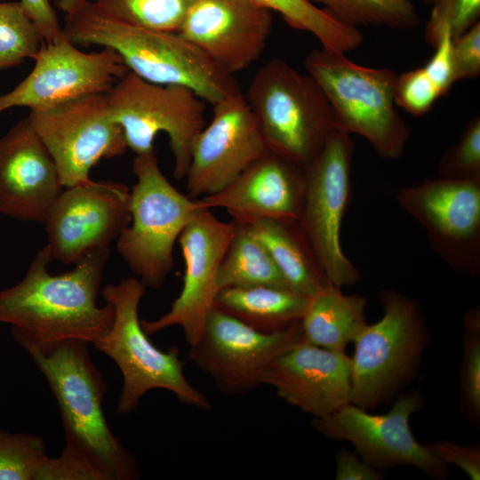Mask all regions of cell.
<instances>
[{
  "instance_id": "obj_37",
  "label": "cell",
  "mask_w": 480,
  "mask_h": 480,
  "mask_svg": "<svg viewBox=\"0 0 480 480\" xmlns=\"http://www.w3.org/2000/svg\"><path fill=\"white\" fill-rule=\"evenodd\" d=\"M454 81L475 78L480 74V22L452 40Z\"/></svg>"
},
{
  "instance_id": "obj_1",
  "label": "cell",
  "mask_w": 480,
  "mask_h": 480,
  "mask_svg": "<svg viewBox=\"0 0 480 480\" xmlns=\"http://www.w3.org/2000/svg\"><path fill=\"white\" fill-rule=\"evenodd\" d=\"M109 248H96L63 274L52 275V261L44 246L24 277L0 290V323L11 326L14 340L23 348H47L68 340L95 343L109 331L115 316L98 295Z\"/></svg>"
},
{
  "instance_id": "obj_27",
  "label": "cell",
  "mask_w": 480,
  "mask_h": 480,
  "mask_svg": "<svg viewBox=\"0 0 480 480\" xmlns=\"http://www.w3.org/2000/svg\"><path fill=\"white\" fill-rule=\"evenodd\" d=\"M271 12H278L292 28L308 32L323 49L346 53L363 40L360 30L309 0H255Z\"/></svg>"
},
{
  "instance_id": "obj_34",
  "label": "cell",
  "mask_w": 480,
  "mask_h": 480,
  "mask_svg": "<svg viewBox=\"0 0 480 480\" xmlns=\"http://www.w3.org/2000/svg\"><path fill=\"white\" fill-rule=\"evenodd\" d=\"M432 5L426 26V41L433 47L445 30L452 38L479 22L480 0H425Z\"/></svg>"
},
{
  "instance_id": "obj_12",
  "label": "cell",
  "mask_w": 480,
  "mask_h": 480,
  "mask_svg": "<svg viewBox=\"0 0 480 480\" xmlns=\"http://www.w3.org/2000/svg\"><path fill=\"white\" fill-rule=\"evenodd\" d=\"M303 340L300 321L267 332L214 307L188 357L221 392L240 395L260 385L268 365Z\"/></svg>"
},
{
  "instance_id": "obj_32",
  "label": "cell",
  "mask_w": 480,
  "mask_h": 480,
  "mask_svg": "<svg viewBox=\"0 0 480 480\" xmlns=\"http://www.w3.org/2000/svg\"><path fill=\"white\" fill-rule=\"evenodd\" d=\"M46 456V444L41 436L0 428V480H34Z\"/></svg>"
},
{
  "instance_id": "obj_9",
  "label": "cell",
  "mask_w": 480,
  "mask_h": 480,
  "mask_svg": "<svg viewBox=\"0 0 480 480\" xmlns=\"http://www.w3.org/2000/svg\"><path fill=\"white\" fill-rule=\"evenodd\" d=\"M106 95L127 148L136 156L153 151L156 135L165 133L173 156V176L186 178L193 140L206 124V103L185 86L153 84L131 71Z\"/></svg>"
},
{
  "instance_id": "obj_23",
  "label": "cell",
  "mask_w": 480,
  "mask_h": 480,
  "mask_svg": "<svg viewBox=\"0 0 480 480\" xmlns=\"http://www.w3.org/2000/svg\"><path fill=\"white\" fill-rule=\"evenodd\" d=\"M327 283L309 297L300 319L306 342L335 351H344L367 324V300L357 294H344Z\"/></svg>"
},
{
  "instance_id": "obj_25",
  "label": "cell",
  "mask_w": 480,
  "mask_h": 480,
  "mask_svg": "<svg viewBox=\"0 0 480 480\" xmlns=\"http://www.w3.org/2000/svg\"><path fill=\"white\" fill-rule=\"evenodd\" d=\"M308 300L309 297L286 287H228L218 292L215 307L268 332L300 321Z\"/></svg>"
},
{
  "instance_id": "obj_40",
  "label": "cell",
  "mask_w": 480,
  "mask_h": 480,
  "mask_svg": "<svg viewBox=\"0 0 480 480\" xmlns=\"http://www.w3.org/2000/svg\"><path fill=\"white\" fill-rule=\"evenodd\" d=\"M20 1L43 35L44 43H54L63 36L62 26L52 5V0Z\"/></svg>"
},
{
  "instance_id": "obj_5",
  "label": "cell",
  "mask_w": 480,
  "mask_h": 480,
  "mask_svg": "<svg viewBox=\"0 0 480 480\" xmlns=\"http://www.w3.org/2000/svg\"><path fill=\"white\" fill-rule=\"evenodd\" d=\"M146 289L140 279L131 276L107 284L101 291L106 302L114 307L115 316L108 333L93 345L111 358L122 373L116 412L132 413L141 397L155 388L171 391L188 406L211 410L207 396L187 380L178 347L162 351L142 329L139 305Z\"/></svg>"
},
{
  "instance_id": "obj_36",
  "label": "cell",
  "mask_w": 480,
  "mask_h": 480,
  "mask_svg": "<svg viewBox=\"0 0 480 480\" xmlns=\"http://www.w3.org/2000/svg\"><path fill=\"white\" fill-rule=\"evenodd\" d=\"M34 480H104L103 476L81 454L65 446L60 456H46Z\"/></svg>"
},
{
  "instance_id": "obj_24",
  "label": "cell",
  "mask_w": 480,
  "mask_h": 480,
  "mask_svg": "<svg viewBox=\"0 0 480 480\" xmlns=\"http://www.w3.org/2000/svg\"><path fill=\"white\" fill-rule=\"evenodd\" d=\"M249 224L290 289L310 297L329 283L297 221L260 219Z\"/></svg>"
},
{
  "instance_id": "obj_2",
  "label": "cell",
  "mask_w": 480,
  "mask_h": 480,
  "mask_svg": "<svg viewBox=\"0 0 480 480\" xmlns=\"http://www.w3.org/2000/svg\"><path fill=\"white\" fill-rule=\"evenodd\" d=\"M64 36L75 44H96L115 50L129 71L163 85L192 90L212 106L241 92L234 76L215 66L176 32L142 27L85 0L66 13Z\"/></svg>"
},
{
  "instance_id": "obj_16",
  "label": "cell",
  "mask_w": 480,
  "mask_h": 480,
  "mask_svg": "<svg viewBox=\"0 0 480 480\" xmlns=\"http://www.w3.org/2000/svg\"><path fill=\"white\" fill-rule=\"evenodd\" d=\"M31 72L12 91L0 96V113L14 107L30 110L92 94H106L129 72L113 49L85 52L64 35L44 43L33 58Z\"/></svg>"
},
{
  "instance_id": "obj_3",
  "label": "cell",
  "mask_w": 480,
  "mask_h": 480,
  "mask_svg": "<svg viewBox=\"0 0 480 480\" xmlns=\"http://www.w3.org/2000/svg\"><path fill=\"white\" fill-rule=\"evenodd\" d=\"M85 341L68 340L47 348L27 347L55 397L65 446L84 457L104 480H136L141 474L131 452L107 423V383Z\"/></svg>"
},
{
  "instance_id": "obj_22",
  "label": "cell",
  "mask_w": 480,
  "mask_h": 480,
  "mask_svg": "<svg viewBox=\"0 0 480 480\" xmlns=\"http://www.w3.org/2000/svg\"><path fill=\"white\" fill-rule=\"evenodd\" d=\"M305 184L302 167L268 151L228 187L196 199L207 210L226 209L238 223L260 219L298 222Z\"/></svg>"
},
{
  "instance_id": "obj_21",
  "label": "cell",
  "mask_w": 480,
  "mask_h": 480,
  "mask_svg": "<svg viewBox=\"0 0 480 480\" xmlns=\"http://www.w3.org/2000/svg\"><path fill=\"white\" fill-rule=\"evenodd\" d=\"M62 188L52 156L21 119L0 138V214L43 223Z\"/></svg>"
},
{
  "instance_id": "obj_18",
  "label": "cell",
  "mask_w": 480,
  "mask_h": 480,
  "mask_svg": "<svg viewBox=\"0 0 480 480\" xmlns=\"http://www.w3.org/2000/svg\"><path fill=\"white\" fill-rule=\"evenodd\" d=\"M210 211L195 218L180 234L178 242L185 263L182 289L168 312L155 320L140 321L148 335L179 326L189 346L199 340L215 307L220 267L235 233L234 223L219 220Z\"/></svg>"
},
{
  "instance_id": "obj_7",
  "label": "cell",
  "mask_w": 480,
  "mask_h": 480,
  "mask_svg": "<svg viewBox=\"0 0 480 480\" xmlns=\"http://www.w3.org/2000/svg\"><path fill=\"white\" fill-rule=\"evenodd\" d=\"M132 172L136 183L130 190L131 221L116 239V250L135 277L158 289L172 269L176 241L207 209L169 182L155 150L135 156Z\"/></svg>"
},
{
  "instance_id": "obj_42",
  "label": "cell",
  "mask_w": 480,
  "mask_h": 480,
  "mask_svg": "<svg viewBox=\"0 0 480 480\" xmlns=\"http://www.w3.org/2000/svg\"><path fill=\"white\" fill-rule=\"evenodd\" d=\"M85 0H57V7L64 12L69 13L78 8Z\"/></svg>"
},
{
  "instance_id": "obj_33",
  "label": "cell",
  "mask_w": 480,
  "mask_h": 480,
  "mask_svg": "<svg viewBox=\"0 0 480 480\" xmlns=\"http://www.w3.org/2000/svg\"><path fill=\"white\" fill-rule=\"evenodd\" d=\"M440 178L480 182V118H472L437 164Z\"/></svg>"
},
{
  "instance_id": "obj_31",
  "label": "cell",
  "mask_w": 480,
  "mask_h": 480,
  "mask_svg": "<svg viewBox=\"0 0 480 480\" xmlns=\"http://www.w3.org/2000/svg\"><path fill=\"white\" fill-rule=\"evenodd\" d=\"M465 334L460 368V406L473 424L480 421V312L474 307L464 316Z\"/></svg>"
},
{
  "instance_id": "obj_41",
  "label": "cell",
  "mask_w": 480,
  "mask_h": 480,
  "mask_svg": "<svg viewBox=\"0 0 480 480\" xmlns=\"http://www.w3.org/2000/svg\"><path fill=\"white\" fill-rule=\"evenodd\" d=\"M384 476L356 452L340 449L336 454V480H380Z\"/></svg>"
},
{
  "instance_id": "obj_11",
  "label": "cell",
  "mask_w": 480,
  "mask_h": 480,
  "mask_svg": "<svg viewBox=\"0 0 480 480\" xmlns=\"http://www.w3.org/2000/svg\"><path fill=\"white\" fill-rule=\"evenodd\" d=\"M28 116L52 156L63 188L88 180L101 159L121 156L128 148L106 94L33 109Z\"/></svg>"
},
{
  "instance_id": "obj_17",
  "label": "cell",
  "mask_w": 480,
  "mask_h": 480,
  "mask_svg": "<svg viewBox=\"0 0 480 480\" xmlns=\"http://www.w3.org/2000/svg\"><path fill=\"white\" fill-rule=\"evenodd\" d=\"M212 107V120L191 145L186 179L192 198L225 188L269 151L242 92Z\"/></svg>"
},
{
  "instance_id": "obj_14",
  "label": "cell",
  "mask_w": 480,
  "mask_h": 480,
  "mask_svg": "<svg viewBox=\"0 0 480 480\" xmlns=\"http://www.w3.org/2000/svg\"><path fill=\"white\" fill-rule=\"evenodd\" d=\"M421 405L414 393L400 396L383 414L348 403L327 416L313 418L312 426L325 437L352 444L361 459L376 469L412 466L443 479L448 476L446 465L420 444L410 428L409 419Z\"/></svg>"
},
{
  "instance_id": "obj_26",
  "label": "cell",
  "mask_w": 480,
  "mask_h": 480,
  "mask_svg": "<svg viewBox=\"0 0 480 480\" xmlns=\"http://www.w3.org/2000/svg\"><path fill=\"white\" fill-rule=\"evenodd\" d=\"M235 233L221 261L218 286L272 285L289 288L249 223L235 222Z\"/></svg>"
},
{
  "instance_id": "obj_38",
  "label": "cell",
  "mask_w": 480,
  "mask_h": 480,
  "mask_svg": "<svg viewBox=\"0 0 480 480\" xmlns=\"http://www.w3.org/2000/svg\"><path fill=\"white\" fill-rule=\"evenodd\" d=\"M440 461L452 464L464 471L470 479H480V447L464 446L456 443L439 440L424 444Z\"/></svg>"
},
{
  "instance_id": "obj_15",
  "label": "cell",
  "mask_w": 480,
  "mask_h": 480,
  "mask_svg": "<svg viewBox=\"0 0 480 480\" xmlns=\"http://www.w3.org/2000/svg\"><path fill=\"white\" fill-rule=\"evenodd\" d=\"M129 198L121 182L89 179L62 189L43 222L51 260L69 265L93 249L109 248L130 224Z\"/></svg>"
},
{
  "instance_id": "obj_19",
  "label": "cell",
  "mask_w": 480,
  "mask_h": 480,
  "mask_svg": "<svg viewBox=\"0 0 480 480\" xmlns=\"http://www.w3.org/2000/svg\"><path fill=\"white\" fill-rule=\"evenodd\" d=\"M272 24V12L255 0H196L177 33L234 76L260 57Z\"/></svg>"
},
{
  "instance_id": "obj_10",
  "label": "cell",
  "mask_w": 480,
  "mask_h": 480,
  "mask_svg": "<svg viewBox=\"0 0 480 480\" xmlns=\"http://www.w3.org/2000/svg\"><path fill=\"white\" fill-rule=\"evenodd\" d=\"M352 136L335 129L304 167L305 193L298 225L329 283L352 285L360 273L343 252L341 227L351 193Z\"/></svg>"
},
{
  "instance_id": "obj_39",
  "label": "cell",
  "mask_w": 480,
  "mask_h": 480,
  "mask_svg": "<svg viewBox=\"0 0 480 480\" xmlns=\"http://www.w3.org/2000/svg\"><path fill=\"white\" fill-rule=\"evenodd\" d=\"M452 40L450 31L445 30L434 46L435 53L423 67L441 97L446 95L455 83L452 60Z\"/></svg>"
},
{
  "instance_id": "obj_6",
  "label": "cell",
  "mask_w": 480,
  "mask_h": 480,
  "mask_svg": "<svg viewBox=\"0 0 480 480\" xmlns=\"http://www.w3.org/2000/svg\"><path fill=\"white\" fill-rule=\"evenodd\" d=\"M244 96L268 150L302 168L336 129L316 82L284 60L273 58L260 67Z\"/></svg>"
},
{
  "instance_id": "obj_20",
  "label": "cell",
  "mask_w": 480,
  "mask_h": 480,
  "mask_svg": "<svg viewBox=\"0 0 480 480\" xmlns=\"http://www.w3.org/2000/svg\"><path fill=\"white\" fill-rule=\"evenodd\" d=\"M261 384L274 388L290 405L324 417L350 403L351 359L344 351L303 340L268 365Z\"/></svg>"
},
{
  "instance_id": "obj_8",
  "label": "cell",
  "mask_w": 480,
  "mask_h": 480,
  "mask_svg": "<svg viewBox=\"0 0 480 480\" xmlns=\"http://www.w3.org/2000/svg\"><path fill=\"white\" fill-rule=\"evenodd\" d=\"M382 317L366 324L355 340L350 403L374 409L412 375L428 343L419 304L402 293L380 292Z\"/></svg>"
},
{
  "instance_id": "obj_28",
  "label": "cell",
  "mask_w": 480,
  "mask_h": 480,
  "mask_svg": "<svg viewBox=\"0 0 480 480\" xmlns=\"http://www.w3.org/2000/svg\"><path fill=\"white\" fill-rule=\"evenodd\" d=\"M321 4L339 20L357 28L380 26L396 29L414 28L420 22L411 0H309Z\"/></svg>"
},
{
  "instance_id": "obj_13",
  "label": "cell",
  "mask_w": 480,
  "mask_h": 480,
  "mask_svg": "<svg viewBox=\"0 0 480 480\" xmlns=\"http://www.w3.org/2000/svg\"><path fill=\"white\" fill-rule=\"evenodd\" d=\"M396 200L452 268L480 275V182L444 178L400 188Z\"/></svg>"
},
{
  "instance_id": "obj_30",
  "label": "cell",
  "mask_w": 480,
  "mask_h": 480,
  "mask_svg": "<svg viewBox=\"0 0 480 480\" xmlns=\"http://www.w3.org/2000/svg\"><path fill=\"white\" fill-rule=\"evenodd\" d=\"M196 0H94L106 11L148 28L178 32Z\"/></svg>"
},
{
  "instance_id": "obj_29",
  "label": "cell",
  "mask_w": 480,
  "mask_h": 480,
  "mask_svg": "<svg viewBox=\"0 0 480 480\" xmlns=\"http://www.w3.org/2000/svg\"><path fill=\"white\" fill-rule=\"evenodd\" d=\"M44 39L20 1H0V69L34 58Z\"/></svg>"
},
{
  "instance_id": "obj_43",
  "label": "cell",
  "mask_w": 480,
  "mask_h": 480,
  "mask_svg": "<svg viewBox=\"0 0 480 480\" xmlns=\"http://www.w3.org/2000/svg\"><path fill=\"white\" fill-rule=\"evenodd\" d=\"M0 1H2V0H0Z\"/></svg>"
},
{
  "instance_id": "obj_35",
  "label": "cell",
  "mask_w": 480,
  "mask_h": 480,
  "mask_svg": "<svg viewBox=\"0 0 480 480\" xmlns=\"http://www.w3.org/2000/svg\"><path fill=\"white\" fill-rule=\"evenodd\" d=\"M440 97L436 86L423 67L397 76L396 104L412 116H420L426 114Z\"/></svg>"
},
{
  "instance_id": "obj_4",
  "label": "cell",
  "mask_w": 480,
  "mask_h": 480,
  "mask_svg": "<svg viewBox=\"0 0 480 480\" xmlns=\"http://www.w3.org/2000/svg\"><path fill=\"white\" fill-rule=\"evenodd\" d=\"M304 66L324 93L336 129L363 137L382 158L404 155L411 129L396 109L395 71L361 66L323 48L311 51Z\"/></svg>"
}]
</instances>
